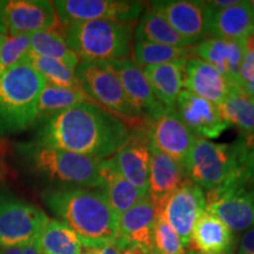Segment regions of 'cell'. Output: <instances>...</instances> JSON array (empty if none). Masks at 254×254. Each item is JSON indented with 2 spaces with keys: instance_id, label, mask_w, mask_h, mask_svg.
Returning a JSON list of instances; mask_svg holds the SVG:
<instances>
[{
  "instance_id": "obj_1",
  "label": "cell",
  "mask_w": 254,
  "mask_h": 254,
  "mask_svg": "<svg viewBox=\"0 0 254 254\" xmlns=\"http://www.w3.org/2000/svg\"><path fill=\"white\" fill-rule=\"evenodd\" d=\"M43 122L33 142L99 160L111 158L132 138L122 119L95 103L77 104Z\"/></svg>"
},
{
  "instance_id": "obj_2",
  "label": "cell",
  "mask_w": 254,
  "mask_h": 254,
  "mask_svg": "<svg viewBox=\"0 0 254 254\" xmlns=\"http://www.w3.org/2000/svg\"><path fill=\"white\" fill-rule=\"evenodd\" d=\"M50 211L77 234L82 247H103L118 238V217L101 190L62 186L44 193Z\"/></svg>"
},
{
  "instance_id": "obj_3",
  "label": "cell",
  "mask_w": 254,
  "mask_h": 254,
  "mask_svg": "<svg viewBox=\"0 0 254 254\" xmlns=\"http://www.w3.org/2000/svg\"><path fill=\"white\" fill-rule=\"evenodd\" d=\"M18 154L32 172L63 184L84 189H103V160L73 152L38 145L36 142L19 144Z\"/></svg>"
},
{
  "instance_id": "obj_4",
  "label": "cell",
  "mask_w": 254,
  "mask_h": 254,
  "mask_svg": "<svg viewBox=\"0 0 254 254\" xmlns=\"http://www.w3.org/2000/svg\"><path fill=\"white\" fill-rule=\"evenodd\" d=\"M69 49L84 63H111L128 58L133 38L132 23L100 19L64 26Z\"/></svg>"
},
{
  "instance_id": "obj_5",
  "label": "cell",
  "mask_w": 254,
  "mask_h": 254,
  "mask_svg": "<svg viewBox=\"0 0 254 254\" xmlns=\"http://www.w3.org/2000/svg\"><path fill=\"white\" fill-rule=\"evenodd\" d=\"M46 81L26 63L6 68L0 78V133L28 128L38 119V100Z\"/></svg>"
},
{
  "instance_id": "obj_6",
  "label": "cell",
  "mask_w": 254,
  "mask_h": 254,
  "mask_svg": "<svg viewBox=\"0 0 254 254\" xmlns=\"http://www.w3.org/2000/svg\"><path fill=\"white\" fill-rule=\"evenodd\" d=\"M241 150L243 142L225 145L195 138L186 167L187 177L207 192L217 189L241 171Z\"/></svg>"
},
{
  "instance_id": "obj_7",
  "label": "cell",
  "mask_w": 254,
  "mask_h": 254,
  "mask_svg": "<svg viewBox=\"0 0 254 254\" xmlns=\"http://www.w3.org/2000/svg\"><path fill=\"white\" fill-rule=\"evenodd\" d=\"M206 211L220 219L233 233L254 226V184L245 168L205 194Z\"/></svg>"
},
{
  "instance_id": "obj_8",
  "label": "cell",
  "mask_w": 254,
  "mask_h": 254,
  "mask_svg": "<svg viewBox=\"0 0 254 254\" xmlns=\"http://www.w3.org/2000/svg\"><path fill=\"white\" fill-rule=\"evenodd\" d=\"M81 90L118 118L136 123L145 118L129 103L118 77L109 63L80 62L74 71Z\"/></svg>"
},
{
  "instance_id": "obj_9",
  "label": "cell",
  "mask_w": 254,
  "mask_h": 254,
  "mask_svg": "<svg viewBox=\"0 0 254 254\" xmlns=\"http://www.w3.org/2000/svg\"><path fill=\"white\" fill-rule=\"evenodd\" d=\"M49 220L45 212L37 206L21 200H2L0 201V247L39 241Z\"/></svg>"
},
{
  "instance_id": "obj_10",
  "label": "cell",
  "mask_w": 254,
  "mask_h": 254,
  "mask_svg": "<svg viewBox=\"0 0 254 254\" xmlns=\"http://www.w3.org/2000/svg\"><path fill=\"white\" fill-rule=\"evenodd\" d=\"M57 18L63 26L100 19L133 23L144 12V4L124 0H57Z\"/></svg>"
},
{
  "instance_id": "obj_11",
  "label": "cell",
  "mask_w": 254,
  "mask_h": 254,
  "mask_svg": "<svg viewBox=\"0 0 254 254\" xmlns=\"http://www.w3.org/2000/svg\"><path fill=\"white\" fill-rule=\"evenodd\" d=\"M205 211L204 190L189 180L170 195L159 213L177 232L185 249H189L193 227Z\"/></svg>"
},
{
  "instance_id": "obj_12",
  "label": "cell",
  "mask_w": 254,
  "mask_h": 254,
  "mask_svg": "<svg viewBox=\"0 0 254 254\" xmlns=\"http://www.w3.org/2000/svg\"><path fill=\"white\" fill-rule=\"evenodd\" d=\"M195 138L176 110L165 111L148 128V144L174 159L185 171Z\"/></svg>"
},
{
  "instance_id": "obj_13",
  "label": "cell",
  "mask_w": 254,
  "mask_h": 254,
  "mask_svg": "<svg viewBox=\"0 0 254 254\" xmlns=\"http://www.w3.org/2000/svg\"><path fill=\"white\" fill-rule=\"evenodd\" d=\"M0 7L9 36L55 30L58 23L53 2L47 0H6Z\"/></svg>"
},
{
  "instance_id": "obj_14",
  "label": "cell",
  "mask_w": 254,
  "mask_h": 254,
  "mask_svg": "<svg viewBox=\"0 0 254 254\" xmlns=\"http://www.w3.org/2000/svg\"><path fill=\"white\" fill-rule=\"evenodd\" d=\"M176 109L179 118L196 138L215 139L230 126L217 105L186 90L180 92Z\"/></svg>"
},
{
  "instance_id": "obj_15",
  "label": "cell",
  "mask_w": 254,
  "mask_h": 254,
  "mask_svg": "<svg viewBox=\"0 0 254 254\" xmlns=\"http://www.w3.org/2000/svg\"><path fill=\"white\" fill-rule=\"evenodd\" d=\"M109 65L118 77L129 103L142 116L153 122L166 111L164 105L154 95L142 68L136 65L134 60L126 58L111 62Z\"/></svg>"
},
{
  "instance_id": "obj_16",
  "label": "cell",
  "mask_w": 254,
  "mask_h": 254,
  "mask_svg": "<svg viewBox=\"0 0 254 254\" xmlns=\"http://www.w3.org/2000/svg\"><path fill=\"white\" fill-rule=\"evenodd\" d=\"M151 8L160 14L183 38L199 43L206 38V14L204 1L164 0L153 1Z\"/></svg>"
},
{
  "instance_id": "obj_17",
  "label": "cell",
  "mask_w": 254,
  "mask_h": 254,
  "mask_svg": "<svg viewBox=\"0 0 254 254\" xmlns=\"http://www.w3.org/2000/svg\"><path fill=\"white\" fill-rule=\"evenodd\" d=\"M204 7L207 38L245 41L254 33V17L247 1L221 9L212 8L204 1Z\"/></svg>"
},
{
  "instance_id": "obj_18",
  "label": "cell",
  "mask_w": 254,
  "mask_h": 254,
  "mask_svg": "<svg viewBox=\"0 0 254 254\" xmlns=\"http://www.w3.org/2000/svg\"><path fill=\"white\" fill-rule=\"evenodd\" d=\"M148 152H150L148 196L159 213L170 195L190 179L185 168L174 159L158 151L150 144H148Z\"/></svg>"
},
{
  "instance_id": "obj_19",
  "label": "cell",
  "mask_w": 254,
  "mask_h": 254,
  "mask_svg": "<svg viewBox=\"0 0 254 254\" xmlns=\"http://www.w3.org/2000/svg\"><path fill=\"white\" fill-rule=\"evenodd\" d=\"M245 41L205 38L193 49L198 58L212 65L233 87H240V69Z\"/></svg>"
},
{
  "instance_id": "obj_20",
  "label": "cell",
  "mask_w": 254,
  "mask_h": 254,
  "mask_svg": "<svg viewBox=\"0 0 254 254\" xmlns=\"http://www.w3.org/2000/svg\"><path fill=\"white\" fill-rule=\"evenodd\" d=\"M157 215V208L150 196H145L118 217V238L126 244L153 254V233Z\"/></svg>"
},
{
  "instance_id": "obj_21",
  "label": "cell",
  "mask_w": 254,
  "mask_h": 254,
  "mask_svg": "<svg viewBox=\"0 0 254 254\" xmlns=\"http://www.w3.org/2000/svg\"><path fill=\"white\" fill-rule=\"evenodd\" d=\"M184 87L190 93L219 106L232 90V85L208 63L198 57L187 58Z\"/></svg>"
},
{
  "instance_id": "obj_22",
  "label": "cell",
  "mask_w": 254,
  "mask_h": 254,
  "mask_svg": "<svg viewBox=\"0 0 254 254\" xmlns=\"http://www.w3.org/2000/svg\"><path fill=\"white\" fill-rule=\"evenodd\" d=\"M234 233L214 214L205 211L193 227L190 251L201 254H233Z\"/></svg>"
},
{
  "instance_id": "obj_23",
  "label": "cell",
  "mask_w": 254,
  "mask_h": 254,
  "mask_svg": "<svg viewBox=\"0 0 254 254\" xmlns=\"http://www.w3.org/2000/svg\"><path fill=\"white\" fill-rule=\"evenodd\" d=\"M186 59H179L142 68L146 79L157 99L166 110H176V103L184 87Z\"/></svg>"
},
{
  "instance_id": "obj_24",
  "label": "cell",
  "mask_w": 254,
  "mask_h": 254,
  "mask_svg": "<svg viewBox=\"0 0 254 254\" xmlns=\"http://www.w3.org/2000/svg\"><path fill=\"white\" fill-rule=\"evenodd\" d=\"M114 165L125 179L139 190L142 194L148 195V178H150V152L148 144L139 139L131 138L122 150L112 157Z\"/></svg>"
},
{
  "instance_id": "obj_25",
  "label": "cell",
  "mask_w": 254,
  "mask_h": 254,
  "mask_svg": "<svg viewBox=\"0 0 254 254\" xmlns=\"http://www.w3.org/2000/svg\"><path fill=\"white\" fill-rule=\"evenodd\" d=\"M101 178L104 180V186L100 190L106 196L117 217L125 213L127 209L133 207L136 202L147 196L132 186L119 173L112 157L105 159L101 163Z\"/></svg>"
},
{
  "instance_id": "obj_26",
  "label": "cell",
  "mask_w": 254,
  "mask_h": 254,
  "mask_svg": "<svg viewBox=\"0 0 254 254\" xmlns=\"http://www.w3.org/2000/svg\"><path fill=\"white\" fill-rule=\"evenodd\" d=\"M135 41L163 44V45L189 47L190 40L180 36L165 19L151 7L141 14L138 26L134 31Z\"/></svg>"
},
{
  "instance_id": "obj_27",
  "label": "cell",
  "mask_w": 254,
  "mask_h": 254,
  "mask_svg": "<svg viewBox=\"0 0 254 254\" xmlns=\"http://www.w3.org/2000/svg\"><path fill=\"white\" fill-rule=\"evenodd\" d=\"M220 113L230 125L237 126L247 139L254 138V98L241 87H232L226 99L219 105Z\"/></svg>"
},
{
  "instance_id": "obj_28",
  "label": "cell",
  "mask_w": 254,
  "mask_h": 254,
  "mask_svg": "<svg viewBox=\"0 0 254 254\" xmlns=\"http://www.w3.org/2000/svg\"><path fill=\"white\" fill-rule=\"evenodd\" d=\"M80 103L94 101L80 87H60L46 84L38 100V119L45 120Z\"/></svg>"
},
{
  "instance_id": "obj_29",
  "label": "cell",
  "mask_w": 254,
  "mask_h": 254,
  "mask_svg": "<svg viewBox=\"0 0 254 254\" xmlns=\"http://www.w3.org/2000/svg\"><path fill=\"white\" fill-rule=\"evenodd\" d=\"M43 254H81L82 245L77 234L58 219H50L39 238Z\"/></svg>"
},
{
  "instance_id": "obj_30",
  "label": "cell",
  "mask_w": 254,
  "mask_h": 254,
  "mask_svg": "<svg viewBox=\"0 0 254 254\" xmlns=\"http://www.w3.org/2000/svg\"><path fill=\"white\" fill-rule=\"evenodd\" d=\"M31 50L36 55L58 60L73 72L80 63L75 53L66 44L64 37L56 30L41 31L31 34Z\"/></svg>"
},
{
  "instance_id": "obj_31",
  "label": "cell",
  "mask_w": 254,
  "mask_h": 254,
  "mask_svg": "<svg viewBox=\"0 0 254 254\" xmlns=\"http://www.w3.org/2000/svg\"><path fill=\"white\" fill-rule=\"evenodd\" d=\"M190 49L189 47H177L145 41H135L134 44V62L140 68L186 59L190 58Z\"/></svg>"
},
{
  "instance_id": "obj_32",
  "label": "cell",
  "mask_w": 254,
  "mask_h": 254,
  "mask_svg": "<svg viewBox=\"0 0 254 254\" xmlns=\"http://www.w3.org/2000/svg\"><path fill=\"white\" fill-rule=\"evenodd\" d=\"M24 63L36 69L45 79L46 84L60 87H80L74 72L58 60L36 55L31 51Z\"/></svg>"
},
{
  "instance_id": "obj_33",
  "label": "cell",
  "mask_w": 254,
  "mask_h": 254,
  "mask_svg": "<svg viewBox=\"0 0 254 254\" xmlns=\"http://www.w3.org/2000/svg\"><path fill=\"white\" fill-rule=\"evenodd\" d=\"M186 249L177 232L158 213L153 233V254H185Z\"/></svg>"
},
{
  "instance_id": "obj_34",
  "label": "cell",
  "mask_w": 254,
  "mask_h": 254,
  "mask_svg": "<svg viewBox=\"0 0 254 254\" xmlns=\"http://www.w3.org/2000/svg\"><path fill=\"white\" fill-rule=\"evenodd\" d=\"M31 34L5 37L0 45V64L5 69L23 64L31 53Z\"/></svg>"
},
{
  "instance_id": "obj_35",
  "label": "cell",
  "mask_w": 254,
  "mask_h": 254,
  "mask_svg": "<svg viewBox=\"0 0 254 254\" xmlns=\"http://www.w3.org/2000/svg\"><path fill=\"white\" fill-rule=\"evenodd\" d=\"M254 80V51H245L240 69V87Z\"/></svg>"
},
{
  "instance_id": "obj_36",
  "label": "cell",
  "mask_w": 254,
  "mask_h": 254,
  "mask_svg": "<svg viewBox=\"0 0 254 254\" xmlns=\"http://www.w3.org/2000/svg\"><path fill=\"white\" fill-rule=\"evenodd\" d=\"M241 164L245 168L247 176L251 182L254 184V144L243 142V150H241Z\"/></svg>"
},
{
  "instance_id": "obj_37",
  "label": "cell",
  "mask_w": 254,
  "mask_h": 254,
  "mask_svg": "<svg viewBox=\"0 0 254 254\" xmlns=\"http://www.w3.org/2000/svg\"><path fill=\"white\" fill-rule=\"evenodd\" d=\"M237 254H254V226L244 232L240 237Z\"/></svg>"
},
{
  "instance_id": "obj_38",
  "label": "cell",
  "mask_w": 254,
  "mask_h": 254,
  "mask_svg": "<svg viewBox=\"0 0 254 254\" xmlns=\"http://www.w3.org/2000/svg\"><path fill=\"white\" fill-rule=\"evenodd\" d=\"M0 254H43V252L40 250L39 241H36L21 246L1 247Z\"/></svg>"
},
{
  "instance_id": "obj_39",
  "label": "cell",
  "mask_w": 254,
  "mask_h": 254,
  "mask_svg": "<svg viewBox=\"0 0 254 254\" xmlns=\"http://www.w3.org/2000/svg\"><path fill=\"white\" fill-rule=\"evenodd\" d=\"M207 5L211 6L212 8L215 9H221V8H227L231 6L239 4L240 0H213V1H206Z\"/></svg>"
},
{
  "instance_id": "obj_40",
  "label": "cell",
  "mask_w": 254,
  "mask_h": 254,
  "mask_svg": "<svg viewBox=\"0 0 254 254\" xmlns=\"http://www.w3.org/2000/svg\"><path fill=\"white\" fill-rule=\"evenodd\" d=\"M116 240L100 247V254H120V247Z\"/></svg>"
},
{
  "instance_id": "obj_41",
  "label": "cell",
  "mask_w": 254,
  "mask_h": 254,
  "mask_svg": "<svg viewBox=\"0 0 254 254\" xmlns=\"http://www.w3.org/2000/svg\"><path fill=\"white\" fill-rule=\"evenodd\" d=\"M6 33H8L7 25H6L4 14H2V9L0 7V34H1V36H6Z\"/></svg>"
},
{
  "instance_id": "obj_42",
  "label": "cell",
  "mask_w": 254,
  "mask_h": 254,
  "mask_svg": "<svg viewBox=\"0 0 254 254\" xmlns=\"http://www.w3.org/2000/svg\"><path fill=\"white\" fill-rule=\"evenodd\" d=\"M241 88H243V90L245 91L247 94H250L251 97L254 98V80L251 82H247V84H245V85H243V87Z\"/></svg>"
},
{
  "instance_id": "obj_43",
  "label": "cell",
  "mask_w": 254,
  "mask_h": 254,
  "mask_svg": "<svg viewBox=\"0 0 254 254\" xmlns=\"http://www.w3.org/2000/svg\"><path fill=\"white\" fill-rule=\"evenodd\" d=\"M247 2H249V6H250L251 11H252L253 17H254V0H251V1H247Z\"/></svg>"
},
{
  "instance_id": "obj_44",
  "label": "cell",
  "mask_w": 254,
  "mask_h": 254,
  "mask_svg": "<svg viewBox=\"0 0 254 254\" xmlns=\"http://www.w3.org/2000/svg\"><path fill=\"white\" fill-rule=\"evenodd\" d=\"M4 72H5V67L1 65V64H0V78H1L2 73H4Z\"/></svg>"
},
{
  "instance_id": "obj_45",
  "label": "cell",
  "mask_w": 254,
  "mask_h": 254,
  "mask_svg": "<svg viewBox=\"0 0 254 254\" xmlns=\"http://www.w3.org/2000/svg\"><path fill=\"white\" fill-rule=\"evenodd\" d=\"M185 254H201V253L194 252V251H190V252H185Z\"/></svg>"
},
{
  "instance_id": "obj_46",
  "label": "cell",
  "mask_w": 254,
  "mask_h": 254,
  "mask_svg": "<svg viewBox=\"0 0 254 254\" xmlns=\"http://www.w3.org/2000/svg\"><path fill=\"white\" fill-rule=\"evenodd\" d=\"M5 37H6V36H1V34H0V45H1V43H2V41H4Z\"/></svg>"
}]
</instances>
